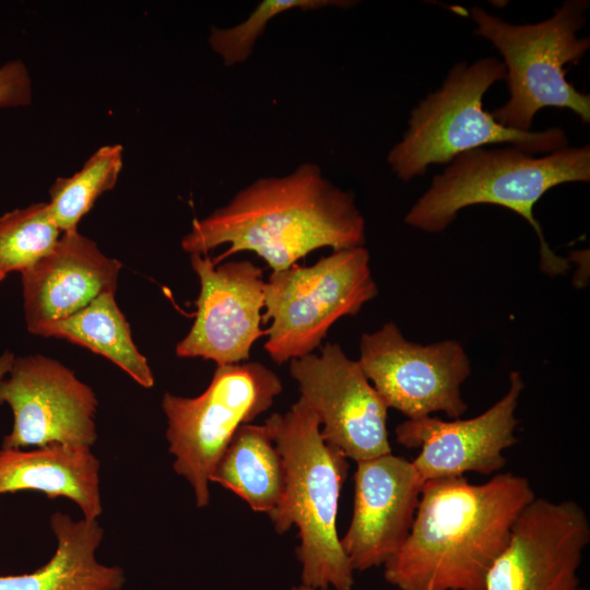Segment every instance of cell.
Segmentation results:
<instances>
[{"mask_svg": "<svg viewBox=\"0 0 590 590\" xmlns=\"http://www.w3.org/2000/svg\"><path fill=\"white\" fill-rule=\"evenodd\" d=\"M359 352L357 362L388 409L408 418L442 412L455 420L467 412L461 385L471 374V363L459 342L417 344L389 321L362 335Z\"/></svg>", "mask_w": 590, "mask_h": 590, "instance_id": "obj_9", "label": "cell"}, {"mask_svg": "<svg viewBox=\"0 0 590 590\" xmlns=\"http://www.w3.org/2000/svg\"><path fill=\"white\" fill-rule=\"evenodd\" d=\"M364 246L340 249L311 266L272 272L262 320L271 321L264 350L282 365L311 354L334 322L356 315L378 294Z\"/></svg>", "mask_w": 590, "mask_h": 590, "instance_id": "obj_7", "label": "cell"}, {"mask_svg": "<svg viewBox=\"0 0 590 590\" xmlns=\"http://www.w3.org/2000/svg\"><path fill=\"white\" fill-rule=\"evenodd\" d=\"M588 0H566L554 14L536 23L511 24L480 7L471 9L474 34L491 42L503 57L508 101L491 111L502 126L531 131L536 113L565 108L590 121V95L566 79V64H578L590 47L578 36L586 24Z\"/></svg>", "mask_w": 590, "mask_h": 590, "instance_id": "obj_6", "label": "cell"}, {"mask_svg": "<svg viewBox=\"0 0 590 590\" xmlns=\"http://www.w3.org/2000/svg\"><path fill=\"white\" fill-rule=\"evenodd\" d=\"M32 80L20 59L0 67V108L27 106L32 102Z\"/></svg>", "mask_w": 590, "mask_h": 590, "instance_id": "obj_24", "label": "cell"}, {"mask_svg": "<svg viewBox=\"0 0 590 590\" xmlns=\"http://www.w3.org/2000/svg\"><path fill=\"white\" fill-rule=\"evenodd\" d=\"M210 482L233 492L255 511L272 512L283 496L285 470L269 427L241 425L214 465Z\"/></svg>", "mask_w": 590, "mask_h": 590, "instance_id": "obj_19", "label": "cell"}, {"mask_svg": "<svg viewBox=\"0 0 590 590\" xmlns=\"http://www.w3.org/2000/svg\"><path fill=\"white\" fill-rule=\"evenodd\" d=\"M35 335L59 338L99 354L144 388L154 386L146 357L138 350L115 293H104L75 314L36 328Z\"/></svg>", "mask_w": 590, "mask_h": 590, "instance_id": "obj_20", "label": "cell"}, {"mask_svg": "<svg viewBox=\"0 0 590 590\" xmlns=\"http://www.w3.org/2000/svg\"><path fill=\"white\" fill-rule=\"evenodd\" d=\"M356 1L349 0H263L248 17L232 27H213L209 44L226 67L245 62L252 54L258 38L274 16L294 9L316 10L326 7L347 9Z\"/></svg>", "mask_w": 590, "mask_h": 590, "instance_id": "obj_23", "label": "cell"}, {"mask_svg": "<svg viewBox=\"0 0 590 590\" xmlns=\"http://www.w3.org/2000/svg\"><path fill=\"white\" fill-rule=\"evenodd\" d=\"M365 220L354 194L302 163L282 177L256 179L224 206L194 219L181 239L184 251L206 255L229 244L214 263L252 251L279 272L322 247L333 251L364 246Z\"/></svg>", "mask_w": 590, "mask_h": 590, "instance_id": "obj_2", "label": "cell"}, {"mask_svg": "<svg viewBox=\"0 0 590 590\" xmlns=\"http://www.w3.org/2000/svg\"><path fill=\"white\" fill-rule=\"evenodd\" d=\"M14 358H15L14 354L9 352V351H5L0 356V381L10 371V369H11V367L13 365Z\"/></svg>", "mask_w": 590, "mask_h": 590, "instance_id": "obj_25", "label": "cell"}, {"mask_svg": "<svg viewBox=\"0 0 590 590\" xmlns=\"http://www.w3.org/2000/svg\"><path fill=\"white\" fill-rule=\"evenodd\" d=\"M8 374L0 381V404L11 408L13 426L2 448L95 444L97 397L73 370L35 354L15 357Z\"/></svg>", "mask_w": 590, "mask_h": 590, "instance_id": "obj_11", "label": "cell"}, {"mask_svg": "<svg viewBox=\"0 0 590 590\" xmlns=\"http://www.w3.org/2000/svg\"><path fill=\"white\" fill-rule=\"evenodd\" d=\"M101 462L91 447L48 444L36 449H0V495L36 491L75 503L86 520L103 512Z\"/></svg>", "mask_w": 590, "mask_h": 590, "instance_id": "obj_17", "label": "cell"}, {"mask_svg": "<svg viewBox=\"0 0 590 590\" xmlns=\"http://www.w3.org/2000/svg\"><path fill=\"white\" fill-rule=\"evenodd\" d=\"M291 590H312V589L300 583L298 586H294Z\"/></svg>", "mask_w": 590, "mask_h": 590, "instance_id": "obj_26", "label": "cell"}, {"mask_svg": "<svg viewBox=\"0 0 590 590\" xmlns=\"http://www.w3.org/2000/svg\"><path fill=\"white\" fill-rule=\"evenodd\" d=\"M523 388L520 373L512 371L507 392L482 414L452 421L430 415L408 418L396 427V439L420 449L412 464L424 483L468 472H498L506 465L504 451L517 441L516 410Z\"/></svg>", "mask_w": 590, "mask_h": 590, "instance_id": "obj_14", "label": "cell"}, {"mask_svg": "<svg viewBox=\"0 0 590 590\" xmlns=\"http://www.w3.org/2000/svg\"><path fill=\"white\" fill-rule=\"evenodd\" d=\"M354 507L340 539L353 570L384 566L412 528L424 482L412 461L392 452L356 462Z\"/></svg>", "mask_w": 590, "mask_h": 590, "instance_id": "obj_15", "label": "cell"}, {"mask_svg": "<svg viewBox=\"0 0 590 590\" xmlns=\"http://www.w3.org/2000/svg\"><path fill=\"white\" fill-rule=\"evenodd\" d=\"M264 424L285 470L283 496L269 517L279 534L294 526L298 530L302 583L312 590H352L354 570L337 531L347 458L323 440L318 417L302 398Z\"/></svg>", "mask_w": 590, "mask_h": 590, "instance_id": "obj_3", "label": "cell"}, {"mask_svg": "<svg viewBox=\"0 0 590 590\" xmlns=\"http://www.w3.org/2000/svg\"><path fill=\"white\" fill-rule=\"evenodd\" d=\"M122 155V145H103L72 176L58 177L54 181L47 204L61 233L78 231L79 222L95 201L116 186L123 164Z\"/></svg>", "mask_w": 590, "mask_h": 590, "instance_id": "obj_21", "label": "cell"}, {"mask_svg": "<svg viewBox=\"0 0 590 590\" xmlns=\"http://www.w3.org/2000/svg\"><path fill=\"white\" fill-rule=\"evenodd\" d=\"M505 75L504 63L495 57L455 64L441 86L412 109L406 131L389 151L387 162L397 177L411 180L432 165L488 144H509L533 155L567 146L560 128L512 130L484 109L485 93Z\"/></svg>", "mask_w": 590, "mask_h": 590, "instance_id": "obj_5", "label": "cell"}, {"mask_svg": "<svg viewBox=\"0 0 590 590\" xmlns=\"http://www.w3.org/2000/svg\"><path fill=\"white\" fill-rule=\"evenodd\" d=\"M590 180V146H565L535 156L515 146L476 149L451 160L434 176L404 221L426 233H440L460 210L475 204H494L524 219L540 240V268L551 276L564 274L568 260L548 247L533 208L557 185Z\"/></svg>", "mask_w": 590, "mask_h": 590, "instance_id": "obj_4", "label": "cell"}, {"mask_svg": "<svg viewBox=\"0 0 590 590\" xmlns=\"http://www.w3.org/2000/svg\"><path fill=\"white\" fill-rule=\"evenodd\" d=\"M590 543V520L574 499L535 496L518 517L484 590H585L579 568Z\"/></svg>", "mask_w": 590, "mask_h": 590, "instance_id": "obj_12", "label": "cell"}, {"mask_svg": "<svg viewBox=\"0 0 590 590\" xmlns=\"http://www.w3.org/2000/svg\"><path fill=\"white\" fill-rule=\"evenodd\" d=\"M300 398L316 414L323 440L355 462L392 452L387 428L388 406L339 344L327 343L290 362Z\"/></svg>", "mask_w": 590, "mask_h": 590, "instance_id": "obj_10", "label": "cell"}, {"mask_svg": "<svg viewBox=\"0 0 590 590\" xmlns=\"http://www.w3.org/2000/svg\"><path fill=\"white\" fill-rule=\"evenodd\" d=\"M534 497L529 480L512 472L482 484L464 476L426 481L405 542L384 565L386 581L399 590H484Z\"/></svg>", "mask_w": 590, "mask_h": 590, "instance_id": "obj_1", "label": "cell"}, {"mask_svg": "<svg viewBox=\"0 0 590 590\" xmlns=\"http://www.w3.org/2000/svg\"><path fill=\"white\" fill-rule=\"evenodd\" d=\"M282 390L273 370L251 362L217 366L198 397L164 393L173 468L191 485L199 508L210 504V474L236 430L269 410Z\"/></svg>", "mask_w": 590, "mask_h": 590, "instance_id": "obj_8", "label": "cell"}, {"mask_svg": "<svg viewBox=\"0 0 590 590\" xmlns=\"http://www.w3.org/2000/svg\"><path fill=\"white\" fill-rule=\"evenodd\" d=\"M200 281L196 319L177 344L179 357H202L217 364H239L249 358L261 329L264 308L263 270L249 260L220 266L208 255H190Z\"/></svg>", "mask_w": 590, "mask_h": 590, "instance_id": "obj_13", "label": "cell"}, {"mask_svg": "<svg viewBox=\"0 0 590 590\" xmlns=\"http://www.w3.org/2000/svg\"><path fill=\"white\" fill-rule=\"evenodd\" d=\"M121 262L78 231L62 233L54 248L22 273L27 330L64 319L104 293H116Z\"/></svg>", "mask_w": 590, "mask_h": 590, "instance_id": "obj_16", "label": "cell"}, {"mask_svg": "<svg viewBox=\"0 0 590 590\" xmlns=\"http://www.w3.org/2000/svg\"><path fill=\"white\" fill-rule=\"evenodd\" d=\"M47 202L15 209L0 216V281L23 272L45 257L61 236Z\"/></svg>", "mask_w": 590, "mask_h": 590, "instance_id": "obj_22", "label": "cell"}, {"mask_svg": "<svg viewBox=\"0 0 590 590\" xmlns=\"http://www.w3.org/2000/svg\"><path fill=\"white\" fill-rule=\"evenodd\" d=\"M49 522L57 541L49 562L30 574L0 576V590H121L123 570L96 559L104 538L97 520L57 511Z\"/></svg>", "mask_w": 590, "mask_h": 590, "instance_id": "obj_18", "label": "cell"}]
</instances>
